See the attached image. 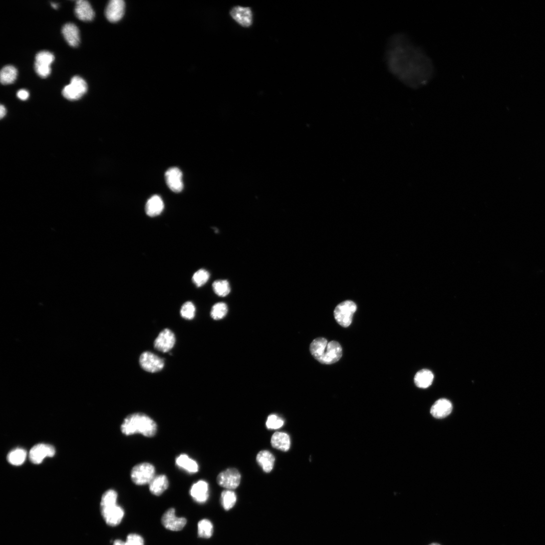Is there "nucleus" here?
Returning a JSON list of instances; mask_svg holds the SVG:
<instances>
[{"instance_id":"1","label":"nucleus","mask_w":545,"mask_h":545,"mask_svg":"<svg viewBox=\"0 0 545 545\" xmlns=\"http://www.w3.org/2000/svg\"><path fill=\"white\" fill-rule=\"evenodd\" d=\"M386 61L392 74L413 88L426 84L434 76L435 70L431 60L404 35H395L391 38Z\"/></svg>"},{"instance_id":"2","label":"nucleus","mask_w":545,"mask_h":545,"mask_svg":"<svg viewBox=\"0 0 545 545\" xmlns=\"http://www.w3.org/2000/svg\"><path fill=\"white\" fill-rule=\"evenodd\" d=\"M158 427L155 421L143 413L129 415L124 420L121 426L122 433L126 436L141 434L147 437H154Z\"/></svg>"},{"instance_id":"3","label":"nucleus","mask_w":545,"mask_h":545,"mask_svg":"<svg viewBox=\"0 0 545 545\" xmlns=\"http://www.w3.org/2000/svg\"><path fill=\"white\" fill-rule=\"evenodd\" d=\"M312 355L323 364L331 365L338 361L342 355V349L337 341L329 342L323 337L314 339L310 345Z\"/></svg>"},{"instance_id":"4","label":"nucleus","mask_w":545,"mask_h":545,"mask_svg":"<svg viewBox=\"0 0 545 545\" xmlns=\"http://www.w3.org/2000/svg\"><path fill=\"white\" fill-rule=\"evenodd\" d=\"M154 466L148 463H143L134 466L130 473L132 482L137 485L149 484L155 477Z\"/></svg>"},{"instance_id":"5","label":"nucleus","mask_w":545,"mask_h":545,"mask_svg":"<svg viewBox=\"0 0 545 545\" xmlns=\"http://www.w3.org/2000/svg\"><path fill=\"white\" fill-rule=\"evenodd\" d=\"M356 309L357 306L355 302L351 300H345L336 307L334 311L335 319L341 326L348 327L352 323L353 316Z\"/></svg>"},{"instance_id":"6","label":"nucleus","mask_w":545,"mask_h":545,"mask_svg":"<svg viewBox=\"0 0 545 545\" xmlns=\"http://www.w3.org/2000/svg\"><path fill=\"white\" fill-rule=\"evenodd\" d=\"M87 90L86 81L79 76H74L71 78L70 83L64 87L62 95L68 100L76 101L81 99Z\"/></svg>"},{"instance_id":"7","label":"nucleus","mask_w":545,"mask_h":545,"mask_svg":"<svg viewBox=\"0 0 545 545\" xmlns=\"http://www.w3.org/2000/svg\"><path fill=\"white\" fill-rule=\"evenodd\" d=\"M141 367L149 373H156L161 371L164 367V360L154 353L146 351L143 352L140 358Z\"/></svg>"},{"instance_id":"8","label":"nucleus","mask_w":545,"mask_h":545,"mask_svg":"<svg viewBox=\"0 0 545 545\" xmlns=\"http://www.w3.org/2000/svg\"><path fill=\"white\" fill-rule=\"evenodd\" d=\"M217 481L222 487L230 490L235 489L241 483V475L236 469H229L218 476Z\"/></svg>"},{"instance_id":"9","label":"nucleus","mask_w":545,"mask_h":545,"mask_svg":"<svg viewBox=\"0 0 545 545\" xmlns=\"http://www.w3.org/2000/svg\"><path fill=\"white\" fill-rule=\"evenodd\" d=\"M55 448L50 445L39 444L33 446L29 452V459L34 464H39L46 457H53Z\"/></svg>"},{"instance_id":"10","label":"nucleus","mask_w":545,"mask_h":545,"mask_svg":"<svg viewBox=\"0 0 545 545\" xmlns=\"http://www.w3.org/2000/svg\"><path fill=\"white\" fill-rule=\"evenodd\" d=\"M187 523L184 518H178L175 515L174 509L168 510L163 516L162 523L164 527L170 531L177 532L183 530Z\"/></svg>"},{"instance_id":"11","label":"nucleus","mask_w":545,"mask_h":545,"mask_svg":"<svg viewBox=\"0 0 545 545\" xmlns=\"http://www.w3.org/2000/svg\"><path fill=\"white\" fill-rule=\"evenodd\" d=\"M166 184L172 192L178 193L184 189L183 173L176 167L169 169L165 173Z\"/></svg>"},{"instance_id":"12","label":"nucleus","mask_w":545,"mask_h":545,"mask_svg":"<svg viewBox=\"0 0 545 545\" xmlns=\"http://www.w3.org/2000/svg\"><path fill=\"white\" fill-rule=\"evenodd\" d=\"M232 18L239 24L244 27H250L253 22V14L249 7L235 6L231 10Z\"/></svg>"},{"instance_id":"13","label":"nucleus","mask_w":545,"mask_h":545,"mask_svg":"<svg viewBox=\"0 0 545 545\" xmlns=\"http://www.w3.org/2000/svg\"><path fill=\"white\" fill-rule=\"evenodd\" d=\"M125 4L123 0H111L107 6L105 15L111 22L120 21L125 13Z\"/></svg>"},{"instance_id":"14","label":"nucleus","mask_w":545,"mask_h":545,"mask_svg":"<svg viewBox=\"0 0 545 545\" xmlns=\"http://www.w3.org/2000/svg\"><path fill=\"white\" fill-rule=\"evenodd\" d=\"M176 342L174 334L169 329H165L160 332L154 342L156 349L162 352L170 351Z\"/></svg>"},{"instance_id":"15","label":"nucleus","mask_w":545,"mask_h":545,"mask_svg":"<svg viewBox=\"0 0 545 545\" xmlns=\"http://www.w3.org/2000/svg\"><path fill=\"white\" fill-rule=\"evenodd\" d=\"M101 513L107 524L112 527L119 525L124 516V510L117 505L101 509Z\"/></svg>"},{"instance_id":"16","label":"nucleus","mask_w":545,"mask_h":545,"mask_svg":"<svg viewBox=\"0 0 545 545\" xmlns=\"http://www.w3.org/2000/svg\"><path fill=\"white\" fill-rule=\"evenodd\" d=\"M190 494L194 501L199 504L205 503L209 497V486L204 481H199L193 484Z\"/></svg>"},{"instance_id":"17","label":"nucleus","mask_w":545,"mask_h":545,"mask_svg":"<svg viewBox=\"0 0 545 545\" xmlns=\"http://www.w3.org/2000/svg\"><path fill=\"white\" fill-rule=\"evenodd\" d=\"M452 411L451 402L446 399H440L435 402L431 408L432 416L438 419L448 416Z\"/></svg>"},{"instance_id":"18","label":"nucleus","mask_w":545,"mask_h":545,"mask_svg":"<svg viewBox=\"0 0 545 545\" xmlns=\"http://www.w3.org/2000/svg\"><path fill=\"white\" fill-rule=\"evenodd\" d=\"M75 13L79 20L83 21H92L95 15L92 6L85 0H78L76 2Z\"/></svg>"},{"instance_id":"19","label":"nucleus","mask_w":545,"mask_h":545,"mask_svg":"<svg viewBox=\"0 0 545 545\" xmlns=\"http://www.w3.org/2000/svg\"><path fill=\"white\" fill-rule=\"evenodd\" d=\"M62 33L67 43L72 47H76L80 43L79 31L74 24H65L62 29Z\"/></svg>"},{"instance_id":"20","label":"nucleus","mask_w":545,"mask_h":545,"mask_svg":"<svg viewBox=\"0 0 545 545\" xmlns=\"http://www.w3.org/2000/svg\"><path fill=\"white\" fill-rule=\"evenodd\" d=\"M176 466L189 473L195 474L199 471L198 463L186 454H181L175 460Z\"/></svg>"},{"instance_id":"21","label":"nucleus","mask_w":545,"mask_h":545,"mask_svg":"<svg viewBox=\"0 0 545 545\" xmlns=\"http://www.w3.org/2000/svg\"><path fill=\"white\" fill-rule=\"evenodd\" d=\"M169 480L166 475L155 476L149 484L150 491L155 496L162 495L169 487Z\"/></svg>"},{"instance_id":"22","label":"nucleus","mask_w":545,"mask_h":545,"mask_svg":"<svg viewBox=\"0 0 545 545\" xmlns=\"http://www.w3.org/2000/svg\"><path fill=\"white\" fill-rule=\"evenodd\" d=\"M257 461L265 473H270L273 469L275 461V457L267 450L259 452L257 456Z\"/></svg>"},{"instance_id":"23","label":"nucleus","mask_w":545,"mask_h":545,"mask_svg":"<svg viewBox=\"0 0 545 545\" xmlns=\"http://www.w3.org/2000/svg\"><path fill=\"white\" fill-rule=\"evenodd\" d=\"M271 443L272 447L284 452L289 450L291 444L289 435L283 432H276L272 435Z\"/></svg>"},{"instance_id":"24","label":"nucleus","mask_w":545,"mask_h":545,"mask_svg":"<svg viewBox=\"0 0 545 545\" xmlns=\"http://www.w3.org/2000/svg\"><path fill=\"white\" fill-rule=\"evenodd\" d=\"M164 204L161 198L155 195L148 201L146 205L147 214L151 217L159 215L163 211Z\"/></svg>"},{"instance_id":"25","label":"nucleus","mask_w":545,"mask_h":545,"mask_svg":"<svg viewBox=\"0 0 545 545\" xmlns=\"http://www.w3.org/2000/svg\"><path fill=\"white\" fill-rule=\"evenodd\" d=\"M433 373L427 369L419 371L416 375L414 381L416 385L420 388H427L430 387L433 381Z\"/></svg>"},{"instance_id":"26","label":"nucleus","mask_w":545,"mask_h":545,"mask_svg":"<svg viewBox=\"0 0 545 545\" xmlns=\"http://www.w3.org/2000/svg\"><path fill=\"white\" fill-rule=\"evenodd\" d=\"M17 69L12 65L4 67L0 72V80L2 84L7 85L13 83L17 76Z\"/></svg>"},{"instance_id":"27","label":"nucleus","mask_w":545,"mask_h":545,"mask_svg":"<svg viewBox=\"0 0 545 545\" xmlns=\"http://www.w3.org/2000/svg\"><path fill=\"white\" fill-rule=\"evenodd\" d=\"M237 499V495L233 491L225 490L221 493V504L226 511L230 510L235 506Z\"/></svg>"},{"instance_id":"28","label":"nucleus","mask_w":545,"mask_h":545,"mask_svg":"<svg viewBox=\"0 0 545 545\" xmlns=\"http://www.w3.org/2000/svg\"><path fill=\"white\" fill-rule=\"evenodd\" d=\"M27 454L25 450L17 448L10 452L7 457L8 462L12 465H21L25 461Z\"/></svg>"},{"instance_id":"29","label":"nucleus","mask_w":545,"mask_h":545,"mask_svg":"<svg viewBox=\"0 0 545 545\" xmlns=\"http://www.w3.org/2000/svg\"><path fill=\"white\" fill-rule=\"evenodd\" d=\"M54 60L55 57L51 52L47 51H40L36 55L34 65L51 67Z\"/></svg>"},{"instance_id":"30","label":"nucleus","mask_w":545,"mask_h":545,"mask_svg":"<svg viewBox=\"0 0 545 545\" xmlns=\"http://www.w3.org/2000/svg\"><path fill=\"white\" fill-rule=\"evenodd\" d=\"M215 293L219 296L225 297L231 292V286L228 281L217 280L213 284Z\"/></svg>"},{"instance_id":"31","label":"nucleus","mask_w":545,"mask_h":545,"mask_svg":"<svg viewBox=\"0 0 545 545\" xmlns=\"http://www.w3.org/2000/svg\"><path fill=\"white\" fill-rule=\"evenodd\" d=\"M213 533V526L208 520L204 519L198 524V535L202 538H210Z\"/></svg>"},{"instance_id":"32","label":"nucleus","mask_w":545,"mask_h":545,"mask_svg":"<svg viewBox=\"0 0 545 545\" xmlns=\"http://www.w3.org/2000/svg\"><path fill=\"white\" fill-rule=\"evenodd\" d=\"M117 493L114 490L106 491L102 496L101 503V509L106 508L117 505Z\"/></svg>"},{"instance_id":"33","label":"nucleus","mask_w":545,"mask_h":545,"mask_svg":"<svg viewBox=\"0 0 545 545\" xmlns=\"http://www.w3.org/2000/svg\"><path fill=\"white\" fill-rule=\"evenodd\" d=\"M228 312V307L223 302L215 304L211 309V315L214 320H220L225 316Z\"/></svg>"},{"instance_id":"34","label":"nucleus","mask_w":545,"mask_h":545,"mask_svg":"<svg viewBox=\"0 0 545 545\" xmlns=\"http://www.w3.org/2000/svg\"><path fill=\"white\" fill-rule=\"evenodd\" d=\"M113 545H144V541L141 536L131 534L127 536L125 542L116 540L114 542Z\"/></svg>"},{"instance_id":"35","label":"nucleus","mask_w":545,"mask_h":545,"mask_svg":"<svg viewBox=\"0 0 545 545\" xmlns=\"http://www.w3.org/2000/svg\"><path fill=\"white\" fill-rule=\"evenodd\" d=\"M209 278V272L206 270L201 269L195 272L193 281L197 287H201L208 282Z\"/></svg>"},{"instance_id":"36","label":"nucleus","mask_w":545,"mask_h":545,"mask_svg":"<svg viewBox=\"0 0 545 545\" xmlns=\"http://www.w3.org/2000/svg\"><path fill=\"white\" fill-rule=\"evenodd\" d=\"M195 313V306L190 301L187 302L184 304L180 310L181 316L187 320H192L194 319Z\"/></svg>"},{"instance_id":"37","label":"nucleus","mask_w":545,"mask_h":545,"mask_svg":"<svg viewBox=\"0 0 545 545\" xmlns=\"http://www.w3.org/2000/svg\"><path fill=\"white\" fill-rule=\"evenodd\" d=\"M284 423L282 418L275 415H271L267 419L266 426L269 429L276 430L281 428Z\"/></svg>"},{"instance_id":"38","label":"nucleus","mask_w":545,"mask_h":545,"mask_svg":"<svg viewBox=\"0 0 545 545\" xmlns=\"http://www.w3.org/2000/svg\"><path fill=\"white\" fill-rule=\"evenodd\" d=\"M17 96L20 100L25 101L29 97V93L25 89H20L17 92Z\"/></svg>"},{"instance_id":"39","label":"nucleus","mask_w":545,"mask_h":545,"mask_svg":"<svg viewBox=\"0 0 545 545\" xmlns=\"http://www.w3.org/2000/svg\"><path fill=\"white\" fill-rule=\"evenodd\" d=\"M6 108L3 105H1V107H0V117H1V119H2L3 118H4L5 117V116L6 115Z\"/></svg>"},{"instance_id":"40","label":"nucleus","mask_w":545,"mask_h":545,"mask_svg":"<svg viewBox=\"0 0 545 545\" xmlns=\"http://www.w3.org/2000/svg\"><path fill=\"white\" fill-rule=\"evenodd\" d=\"M51 5L54 9H57L58 7V5L56 3H52Z\"/></svg>"},{"instance_id":"41","label":"nucleus","mask_w":545,"mask_h":545,"mask_svg":"<svg viewBox=\"0 0 545 545\" xmlns=\"http://www.w3.org/2000/svg\"><path fill=\"white\" fill-rule=\"evenodd\" d=\"M429 545H440L438 544V543H432V544H430Z\"/></svg>"}]
</instances>
